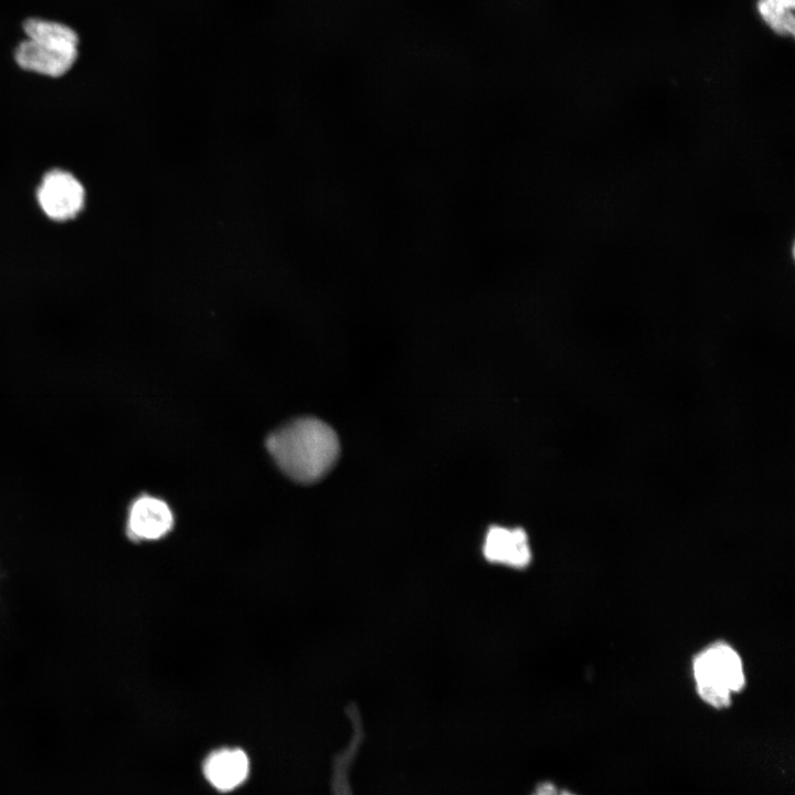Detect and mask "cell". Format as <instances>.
Listing matches in <instances>:
<instances>
[{"instance_id":"6da1fadb","label":"cell","mask_w":795,"mask_h":795,"mask_svg":"<svg viewBox=\"0 0 795 795\" xmlns=\"http://www.w3.org/2000/svg\"><path fill=\"white\" fill-rule=\"evenodd\" d=\"M266 446L288 477L306 484L324 477L340 451L336 432L315 417L297 418L284 425L268 436Z\"/></svg>"},{"instance_id":"7a4b0ae2","label":"cell","mask_w":795,"mask_h":795,"mask_svg":"<svg viewBox=\"0 0 795 795\" xmlns=\"http://www.w3.org/2000/svg\"><path fill=\"white\" fill-rule=\"evenodd\" d=\"M26 39L15 49L17 64L30 72L59 77L71 70L78 56L80 39L68 25L31 18L24 21Z\"/></svg>"},{"instance_id":"3957f363","label":"cell","mask_w":795,"mask_h":795,"mask_svg":"<svg viewBox=\"0 0 795 795\" xmlns=\"http://www.w3.org/2000/svg\"><path fill=\"white\" fill-rule=\"evenodd\" d=\"M693 675L699 697L717 709L729 707L732 695L745 685L742 660L724 643L713 644L698 654L693 661Z\"/></svg>"},{"instance_id":"277c9868","label":"cell","mask_w":795,"mask_h":795,"mask_svg":"<svg viewBox=\"0 0 795 795\" xmlns=\"http://www.w3.org/2000/svg\"><path fill=\"white\" fill-rule=\"evenodd\" d=\"M42 211L52 220L66 221L75 218L84 205L85 192L81 182L70 172H47L38 189Z\"/></svg>"},{"instance_id":"5b68a950","label":"cell","mask_w":795,"mask_h":795,"mask_svg":"<svg viewBox=\"0 0 795 795\" xmlns=\"http://www.w3.org/2000/svg\"><path fill=\"white\" fill-rule=\"evenodd\" d=\"M173 523V513L166 501L142 495L129 507L126 533L132 541H156L165 538Z\"/></svg>"},{"instance_id":"8992f818","label":"cell","mask_w":795,"mask_h":795,"mask_svg":"<svg viewBox=\"0 0 795 795\" xmlns=\"http://www.w3.org/2000/svg\"><path fill=\"white\" fill-rule=\"evenodd\" d=\"M483 554L491 563L513 569L529 565L532 554L528 534L521 528L492 526L485 534Z\"/></svg>"},{"instance_id":"52a82bcc","label":"cell","mask_w":795,"mask_h":795,"mask_svg":"<svg viewBox=\"0 0 795 795\" xmlns=\"http://www.w3.org/2000/svg\"><path fill=\"white\" fill-rule=\"evenodd\" d=\"M203 774L220 792H230L245 782L250 772V760L239 748H222L211 752L204 760Z\"/></svg>"},{"instance_id":"ba28073f","label":"cell","mask_w":795,"mask_h":795,"mask_svg":"<svg viewBox=\"0 0 795 795\" xmlns=\"http://www.w3.org/2000/svg\"><path fill=\"white\" fill-rule=\"evenodd\" d=\"M795 0H757V11L765 23L777 34L794 35Z\"/></svg>"},{"instance_id":"9c48e42d","label":"cell","mask_w":795,"mask_h":795,"mask_svg":"<svg viewBox=\"0 0 795 795\" xmlns=\"http://www.w3.org/2000/svg\"><path fill=\"white\" fill-rule=\"evenodd\" d=\"M531 795H576L573 792L561 788L556 784L544 781L539 783Z\"/></svg>"}]
</instances>
